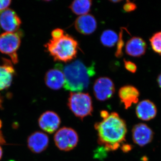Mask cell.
Returning <instances> with one entry per match:
<instances>
[{
  "label": "cell",
  "mask_w": 161,
  "mask_h": 161,
  "mask_svg": "<svg viewBox=\"0 0 161 161\" xmlns=\"http://www.w3.org/2000/svg\"><path fill=\"white\" fill-rule=\"evenodd\" d=\"M157 81L159 86L161 88V73L160 74L158 75V77Z\"/></svg>",
  "instance_id": "83f0119b"
},
{
  "label": "cell",
  "mask_w": 161,
  "mask_h": 161,
  "mask_svg": "<svg viewBox=\"0 0 161 161\" xmlns=\"http://www.w3.org/2000/svg\"><path fill=\"white\" fill-rule=\"evenodd\" d=\"M27 143L31 152L39 153L44 151L48 147L49 138L44 132L36 131L28 136Z\"/></svg>",
  "instance_id": "7c38bea8"
},
{
  "label": "cell",
  "mask_w": 161,
  "mask_h": 161,
  "mask_svg": "<svg viewBox=\"0 0 161 161\" xmlns=\"http://www.w3.org/2000/svg\"><path fill=\"white\" fill-rule=\"evenodd\" d=\"M67 105L72 113L81 120L92 115L93 112L92 98L87 93L71 92Z\"/></svg>",
  "instance_id": "277c9868"
},
{
  "label": "cell",
  "mask_w": 161,
  "mask_h": 161,
  "mask_svg": "<svg viewBox=\"0 0 161 161\" xmlns=\"http://www.w3.org/2000/svg\"><path fill=\"white\" fill-rule=\"evenodd\" d=\"M65 78L64 87L72 92H80L88 87L90 79L95 75L94 64L91 66L86 65L78 60L71 63L62 66Z\"/></svg>",
  "instance_id": "7a4b0ae2"
},
{
  "label": "cell",
  "mask_w": 161,
  "mask_h": 161,
  "mask_svg": "<svg viewBox=\"0 0 161 161\" xmlns=\"http://www.w3.org/2000/svg\"><path fill=\"white\" fill-rule=\"evenodd\" d=\"M76 30L84 35L92 34L97 28V21L94 16L86 14L80 16L75 22Z\"/></svg>",
  "instance_id": "4fadbf2b"
},
{
  "label": "cell",
  "mask_w": 161,
  "mask_h": 161,
  "mask_svg": "<svg viewBox=\"0 0 161 161\" xmlns=\"http://www.w3.org/2000/svg\"><path fill=\"white\" fill-rule=\"evenodd\" d=\"M136 114L141 120L149 121L155 118L157 114V108L153 102L146 99L142 101L137 105Z\"/></svg>",
  "instance_id": "9a60e30c"
},
{
  "label": "cell",
  "mask_w": 161,
  "mask_h": 161,
  "mask_svg": "<svg viewBox=\"0 0 161 161\" xmlns=\"http://www.w3.org/2000/svg\"><path fill=\"white\" fill-rule=\"evenodd\" d=\"M20 44L21 38L18 33L6 32L0 35V52L10 57L13 63L19 61L17 51Z\"/></svg>",
  "instance_id": "5b68a950"
},
{
  "label": "cell",
  "mask_w": 161,
  "mask_h": 161,
  "mask_svg": "<svg viewBox=\"0 0 161 161\" xmlns=\"http://www.w3.org/2000/svg\"><path fill=\"white\" fill-rule=\"evenodd\" d=\"M92 4V1L90 0H76L72 2L69 8L75 14L83 15L90 11Z\"/></svg>",
  "instance_id": "ac0fdd59"
},
{
  "label": "cell",
  "mask_w": 161,
  "mask_h": 161,
  "mask_svg": "<svg viewBox=\"0 0 161 161\" xmlns=\"http://www.w3.org/2000/svg\"><path fill=\"white\" fill-rule=\"evenodd\" d=\"M132 134L134 143L140 147H145L151 143L154 136L152 129L144 123L135 125L132 128Z\"/></svg>",
  "instance_id": "ba28073f"
},
{
  "label": "cell",
  "mask_w": 161,
  "mask_h": 161,
  "mask_svg": "<svg viewBox=\"0 0 161 161\" xmlns=\"http://www.w3.org/2000/svg\"><path fill=\"white\" fill-rule=\"evenodd\" d=\"M93 92L96 99L105 101L112 98L115 92L113 81L108 77H100L95 80Z\"/></svg>",
  "instance_id": "52a82bcc"
},
{
  "label": "cell",
  "mask_w": 161,
  "mask_h": 161,
  "mask_svg": "<svg viewBox=\"0 0 161 161\" xmlns=\"http://www.w3.org/2000/svg\"><path fill=\"white\" fill-rule=\"evenodd\" d=\"M132 149V147L129 145H124L122 146L123 151L125 152H127L129 150H131Z\"/></svg>",
  "instance_id": "4316f807"
},
{
  "label": "cell",
  "mask_w": 161,
  "mask_h": 161,
  "mask_svg": "<svg viewBox=\"0 0 161 161\" xmlns=\"http://www.w3.org/2000/svg\"><path fill=\"white\" fill-rule=\"evenodd\" d=\"M11 1H0V12L8 9V7L11 4Z\"/></svg>",
  "instance_id": "d4e9b609"
},
{
  "label": "cell",
  "mask_w": 161,
  "mask_h": 161,
  "mask_svg": "<svg viewBox=\"0 0 161 161\" xmlns=\"http://www.w3.org/2000/svg\"><path fill=\"white\" fill-rule=\"evenodd\" d=\"M55 145L64 151H69L78 145L79 138L77 132L72 128L64 127L58 130L54 136Z\"/></svg>",
  "instance_id": "8992f818"
},
{
  "label": "cell",
  "mask_w": 161,
  "mask_h": 161,
  "mask_svg": "<svg viewBox=\"0 0 161 161\" xmlns=\"http://www.w3.org/2000/svg\"><path fill=\"white\" fill-rule=\"evenodd\" d=\"M62 65L58 64L54 68L47 71L44 80L47 86L53 90H60L64 86L65 78L62 69Z\"/></svg>",
  "instance_id": "30bf717a"
},
{
  "label": "cell",
  "mask_w": 161,
  "mask_h": 161,
  "mask_svg": "<svg viewBox=\"0 0 161 161\" xmlns=\"http://www.w3.org/2000/svg\"><path fill=\"white\" fill-rule=\"evenodd\" d=\"M121 1H119V0H118V1H116V0H114V1H110V2H112V3H119V2H120Z\"/></svg>",
  "instance_id": "f546056e"
},
{
  "label": "cell",
  "mask_w": 161,
  "mask_h": 161,
  "mask_svg": "<svg viewBox=\"0 0 161 161\" xmlns=\"http://www.w3.org/2000/svg\"><path fill=\"white\" fill-rule=\"evenodd\" d=\"M51 35L53 39H58L63 36L64 35V31L63 30L60 28H57L53 30Z\"/></svg>",
  "instance_id": "cb8c5ba5"
},
{
  "label": "cell",
  "mask_w": 161,
  "mask_h": 161,
  "mask_svg": "<svg viewBox=\"0 0 161 161\" xmlns=\"http://www.w3.org/2000/svg\"><path fill=\"white\" fill-rule=\"evenodd\" d=\"M136 9V6L135 3H131L130 1H127V3L124 5L123 9L126 12H131Z\"/></svg>",
  "instance_id": "603a6c76"
},
{
  "label": "cell",
  "mask_w": 161,
  "mask_h": 161,
  "mask_svg": "<svg viewBox=\"0 0 161 161\" xmlns=\"http://www.w3.org/2000/svg\"><path fill=\"white\" fill-rule=\"evenodd\" d=\"M22 24V21L15 12L7 9L0 12V26L7 32H16Z\"/></svg>",
  "instance_id": "9c48e42d"
},
{
  "label": "cell",
  "mask_w": 161,
  "mask_h": 161,
  "mask_svg": "<svg viewBox=\"0 0 161 161\" xmlns=\"http://www.w3.org/2000/svg\"><path fill=\"white\" fill-rule=\"evenodd\" d=\"M119 36L115 32L111 30L104 31L100 37V41L103 46L112 47L118 41Z\"/></svg>",
  "instance_id": "d6986e66"
},
{
  "label": "cell",
  "mask_w": 161,
  "mask_h": 161,
  "mask_svg": "<svg viewBox=\"0 0 161 161\" xmlns=\"http://www.w3.org/2000/svg\"><path fill=\"white\" fill-rule=\"evenodd\" d=\"M3 149H2V147L0 146V160L2 158V157H3Z\"/></svg>",
  "instance_id": "f1b7e54d"
},
{
  "label": "cell",
  "mask_w": 161,
  "mask_h": 161,
  "mask_svg": "<svg viewBox=\"0 0 161 161\" xmlns=\"http://www.w3.org/2000/svg\"><path fill=\"white\" fill-rule=\"evenodd\" d=\"M61 120L59 115L53 111L44 112L38 119L40 129L49 133L54 132L60 126Z\"/></svg>",
  "instance_id": "8fae6325"
},
{
  "label": "cell",
  "mask_w": 161,
  "mask_h": 161,
  "mask_svg": "<svg viewBox=\"0 0 161 161\" xmlns=\"http://www.w3.org/2000/svg\"><path fill=\"white\" fill-rule=\"evenodd\" d=\"M119 96L125 109H128L133 104L138 102L140 92L135 87L126 85L121 87L119 91Z\"/></svg>",
  "instance_id": "5bb4252c"
},
{
  "label": "cell",
  "mask_w": 161,
  "mask_h": 161,
  "mask_svg": "<svg viewBox=\"0 0 161 161\" xmlns=\"http://www.w3.org/2000/svg\"><path fill=\"white\" fill-rule=\"evenodd\" d=\"M45 47L55 61L67 62L76 58L78 43L71 36L64 35L58 39L52 38L46 43Z\"/></svg>",
  "instance_id": "3957f363"
},
{
  "label": "cell",
  "mask_w": 161,
  "mask_h": 161,
  "mask_svg": "<svg viewBox=\"0 0 161 161\" xmlns=\"http://www.w3.org/2000/svg\"><path fill=\"white\" fill-rule=\"evenodd\" d=\"M147 48V43L142 38L133 37L127 41L125 52L130 56L139 58L145 54Z\"/></svg>",
  "instance_id": "e0dca14e"
},
{
  "label": "cell",
  "mask_w": 161,
  "mask_h": 161,
  "mask_svg": "<svg viewBox=\"0 0 161 161\" xmlns=\"http://www.w3.org/2000/svg\"><path fill=\"white\" fill-rule=\"evenodd\" d=\"M3 62V64L0 65V91L10 86L15 73L10 60L4 58Z\"/></svg>",
  "instance_id": "2e32d148"
},
{
  "label": "cell",
  "mask_w": 161,
  "mask_h": 161,
  "mask_svg": "<svg viewBox=\"0 0 161 161\" xmlns=\"http://www.w3.org/2000/svg\"><path fill=\"white\" fill-rule=\"evenodd\" d=\"M2 125V122L0 120V129H1ZM6 143V141H5V139L4 138L3 133H2V132L0 130V144H5Z\"/></svg>",
  "instance_id": "484cf974"
},
{
  "label": "cell",
  "mask_w": 161,
  "mask_h": 161,
  "mask_svg": "<svg viewBox=\"0 0 161 161\" xmlns=\"http://www.w3.org/2000/svg\"><path fill=\"white\" fill-rule=\"evenodd\" d=\"M150 41L153 50L161 55V31L154 34L150 38Z\"/></svg>",
  "instance_id": "ffe728a7"
},
{
  "label": "cell",
  "mask_w": 161,
  "mask_h": 161,
  "mask_svg": "<svg viewBox=\"0 0 161 161\" xmlns=\"http://www.w3.org/2000/svg\"><path fill=\"white\" fill-rule=\"evenodd\" d=\"M123 31L122 30L120 32L118 40V43H117V49H116V52L115 53V56L116 58H120L123 55L122 52L123 47L124 45V42L123 36Z\"/></svg>",
  "instance_id": "44dd1931"
},
{
  "label": "cell",
  "mask_w": 161,
  "mask_h": 161,
  "mask_svg": "<svg viewBox=\"0 0 161 161\" xmlns=\"http://www.w3.org/2000/svg\"><path fill=\"white\" fill-rule=\"evenodd\" d=\"M103 120L95 124L97 132L98 142L107 151H115L125 141L127 132L126 122L115 112L109 113L102 111Z\"/></svg>",
  "instance_id": "6da1fadb"
},
{
  "label": "cell",
  "mask_w": 161,
  "mask_h": 161,
  "mask_svg": "<svg viewBox=\"0 0 161 161\" xmlns=\"http://www.w3.org/2000/svg\"><path fill=\"white\" fill-rule=\"evenodd\" d=\"M124 65L127 70L132 73H135L137 70V66L136 64L133 62L125 59L124 60Z\"/></svg>",
  "instance_id": "7402d4cb"
}]
</instances>
